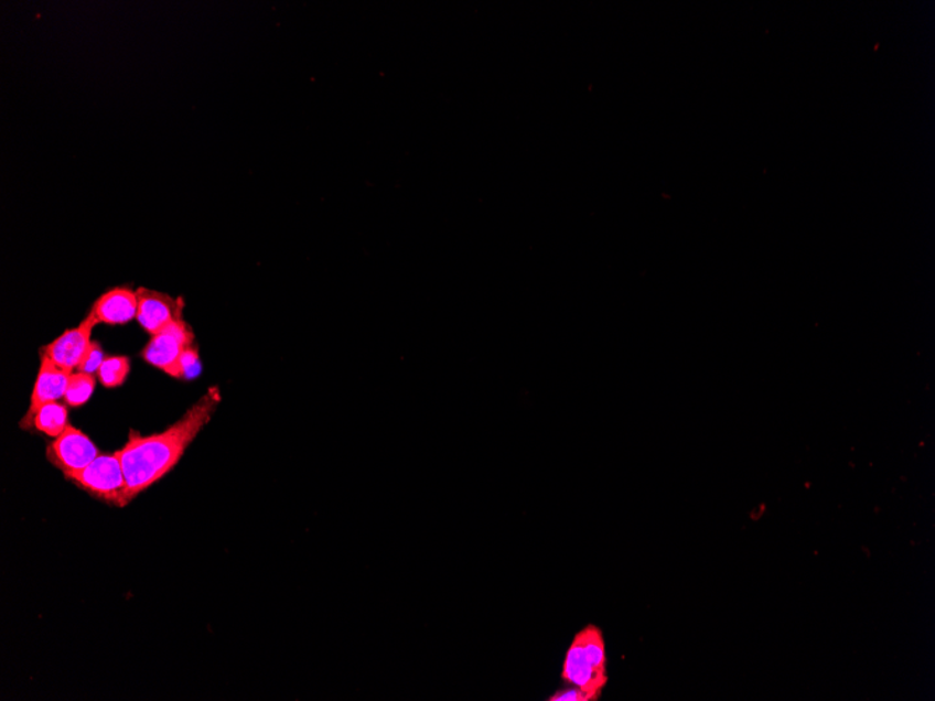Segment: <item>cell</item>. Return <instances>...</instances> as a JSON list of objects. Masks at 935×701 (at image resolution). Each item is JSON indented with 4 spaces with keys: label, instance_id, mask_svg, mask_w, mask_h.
<instances>
[{
    "label": "cell",
    "instance_id": "cell-1",
    "mask_svg": "<svg viewBox=\"0 0 935 701\" xmlns=\"http://www.w3.org/2000/svg\"><path fill=\"white\" fill-rule=\"evenodd\" d=\"M219 402L221 395L213 388L163 433L143 438L137 431H131L127 445L118 451L127 479L128 503L179 464L192 441L211 422Z\"/></svg>",
    "mask_w": 935,
    "mask_h": 701
},
{
    "label": "cell",
    "instance_id": "cell-2",
    "mask_svg": "<svg viewBox=\"0 0 935 701\" xmlns=\"http://www.w3.org/2000/svg\"><path fill=\"white\" fill-rule=\"evenodd\" d=\"M562 679L568 687L584 693L587 701H597L606 687V650L600 627L589 625L574 636L563 662Z\"/></svg>",
    "mask_w": 935,
    "mask_h": 701
},
{
    "label": "cell",
    "instance_id": "cell-3",
    "mask_svg": "<svg viewBox=\"0 0 935 701\" xmlns=\"http://www.w3.org/2000/svg\"><path fill=\"white\" fill-rule=\"evenodd\" d=\"M65 477L93 497L117 507L128 505L127 479L118 451L112 455L100 454L90 465L69 472Z\"/></svg>",
    "mask_w": 935,
    "mask_h": 701
},
{
    "label": "cell",
    "instance_id": "cell-4",
    "mask_svg": "<svg viewBox=\"0 0 935 701\" xmlns=\"http://www.w3.org/2000/svg\"><path fill=\"white\" fill-rule=\"evenodd\" d=\"M194 344V332L183 320L170 322L168 326L152 336L142 350L144 360L171 377H185L181 357Z\"/></svg>",
    "mask_w": 935,
    "mask_h": 701
},
{
    "label": "cell",
    "instance_id": "cell-5",
    "mask_svg": "<svg viewBox=\"0 0 935 701\" xmlns=\"http://www.w3.org/2000/svg\"><path fill=\"white\" fill-rule=\"evenodd\" d=\"M100 455V451L79 429L67 424L64 433L46 449V456L52 465L65 474L83 470Z\"/></svg>",
    "mask_w": 935,
    "mask_h": 701
},
{
    "label": "cell",
    "instance_id": "cell-6",
    "mask_svg": "<svg viewBox=\"0 0 935 701\" xmlns=\"http://www.w3.org/2000/svg\"><path fill=\"white\" fill-rule=\"evenodd\" d=\"M97 324L95 316L88 314L79 326L66 331L52 344L44 346L41 355L49 357L62 370L75 373L92 344V332Z\"/></svg>",
    "mask_w": 935,
    "mask_h": 701
},
{
    "label": "cell",
    "instance_id": "cell-7",
    "mask_svg": "<svg viewBox=\"0 0 935 701\" xmlns=\"http://www.w3.org/2000/svg\"><path fill=\"white\" fill-rule=\"evenodd\" d=\"M137 293V320L148 334H159L170 322L183 320V299H174L170 294L147 288H139Z\"/></svg>",
    "mask_w": 935,
    "mask_h": 701
},
{
    "label": "cell",
    "instance_id": "cell-8",
    "mask_svg": "<svg viewBox=\"0 0 935 701\" xmlns=\"http://www.w3.org/2000/svg\"><path fill=\"white\" fill-rule=\"evenodd\" d=\"M69 371L62 370L61 367L52 363L49 357L41 355V366L37 381H35L33 395L28 413L22 420L23 429H31L33 425L35 413L46 403L58 402V399L65 397L67 382L71 377Z\"/></svg>",
    "mask_w": 935,
    "mask_h": 701
},
{
    "label": "cell",
    "instance_id": "cell-9",
    "mask_svg": "<svg viewBox=\"0 0 935 701\" xmlns=\"http://www.w3.org/2000/svg\"><path fill=\"white\" fill-rule=\"evenodd\" d=\"M138 293L129 285L107 290L95 301L90 313L98 324L123 325L137 320Z\"/></svg>",
    "mask_w": 935,
    "mask_h": 701
},
{
    "label": "cell",
    "instance_id": "cell-10",
    "mask_svg": "<svg viewBox=\"0 0 935 701\" xmlns=\"http://www.w3.org/2000/svg\"><path fill=\"white\" fill-rule=\"evenodd\" d=\"M67 405L51 402L35 413L33 425L50 438H60L67 428Z\"/></svg>",
    "mask_w": 935,
    "mask_h": 701
},
{
    "label": "cell",
    "instance_id": "cell-11",
    "mask_svg": "<svg viewBox=\"0 0 935 701\" xmlns=\"http://www.w3.org/2000/svg\"><path fill=\"white\" fill-rule=\"evenodd\" d=\"M96 388V378L93 374L72 373L64 397L65 405L71 408H80L90 401Z\"/></svg>",
    "mask_w": 935,
    "mask_h": 701
},
{
    "label": "cell",
    "instance_id": "cell-12",
    "mask_svg": "<svg viewBox=\"0 0 935 701\" xmlns=\"http://www.w3.org/2000/svg\"><path fill=\"white\" fill-rule=\"evenodd\" d=\"M129 371H131V363H129L128 357H106L97 371L98 381L106 388L121 387L127 380Z\"/></svg>",
    "mask_w": 935,
    "mask_h": 701
},
{
    "label": "cell",
    "instance_id": "cell-13",
    "mask_svg": "<svg viewBox=\"0 0 935 701\" xmlns=\"http://www.w3.org/2000/svg\"><path fill=\"white\" fill-rule=\"evenodd\" d=\"M104 352L101 346L97 344V342H93L86 352L85 357L80 362L79 367H77V371L86 373V374H97L98 368L101 367L104 362Z\"/></svg>",
    "mask_w": 935,
    "mask_h": 701
},
{
    "label": "cell",
    "instance_id": "cell-14",
    "mask_svg": "<svg viewBox=\"0 0 935 701\" xmlns=\"http://www.w3.org/2000/svg\"><path fill=\"white\" fill-rule=\"evenodd\" d=\"M181 366H183L185 377L191 373L200 370V355H197V350L194 347L191 346L184 352L183 357H181Z\"/></svg>",
    "mask_w": 935,
    "mask_h": 701
},
{
    "label": "cell",
    "instance_id": "cell-15",
    "mask_svg": "<svg viewBox=\"0 0 935 701\" xmlns=\"http://www.w3.org/2000/svg\"><path fill=\"white\" fill-rule=\"evenodd\" d=\"M549 701H587V698L580 689L570 687L559 692H556L554 695H550Z\"/></svg>",
    "mask_w": 935,
    "mask_h": 701
}]
</instances>
